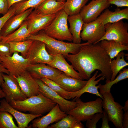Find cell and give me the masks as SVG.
<instances>
[{
  "label": "cell",
  "mask_w": 128,
  "mask_h": 128,
  "mask_svg": "<svg viewBox=\"0 0 128 128\" xmlns=\"http://www.w3.org/2000/svg\"><path fill=\"white\" fill-rule=\"evenodd\" d=\"M124 19L128 20V7L122 9L117 8L114 12L107 8L96 19L105 25L107 23H114Z\"/></svg>",
  "instance_id": "603a6c76"
},
{
  "label": "cell",
  "mask_w": 128,
  "mask_h": 128,
  "mask_svg": "<svg viewBox=\"0 0 128 128\" xmlns=\"http://www.w3.org/2000/svg\"><path fill=\"white\" fill-rule=\"evenodd\" d=\"M73 100L76 102L77 106L66 113L81 121L84 122L90 119L96 113H103L102 99L100 97L94 101L87 102H83L80 98Z\"/></svg>",
  "instance_id": "5b68a950"
},
{
  "label": "cell",
  "mask_w": 128,
  "mask_h": 128,
  "mask_svg": "<svg viewBox=\"0 0 128 128\" xmlns=\"http://www.w3.org/2000/svg\"><path fill=\"white\" fill-rule=\"evenodd\" d=\"M62 88L69 92L78 91L82 88L88 81L68 76L63 73L53 80Z\"/></svg>",
  "instance_id": "ffe728a7"
},
{
  "label": "cell",
  "mask_w": 128,
  "mask_h": 128,
  "mask_svg": "<svg viewBox=\"0 0 128 128\" xmlns=\"http://www.w3.org/2000/svg\"><path fill=\"white\" fill-rule=\"evenodd\" d=\"M105 32L99 42L103 40H114L121 44L128 45V24L121 20L105 25Z\"/></svg>",
  "instance_id": "52a82bcc"
},
{
  "label": "cell",
  "mask_w": 128,
  "mask_h": 128,
  "mask_svg": "<svg viewBox=\"0 0 128 128\" xmlns=\"http://www.w3.org/2000/svg\"><path fill=\"white\" fill-rule=\"evenodd\" d=\"M41 80L50 88L63 98L66 100L70 99L69 92L64 90L53 80L47 78H43Z\"/></svg>",
  "instance_id": "836d02e7"
},
{
  "label": "cell",
  "mask_w": 128,
  "mask_h": 128,
  "mask_svg": "<svg viewBox=\"0 0 128 128\" xmlns=\"http://www.w3.org/2000/svg\"><path fill=\"white\" fill-rule=\"evenodd\" d=\"M99 42L111 59L116 57L120 52L128 50V45L121 44L114 40H103Z\"/></svg>",
  "instance_id": "4316f807"
},
{
  "label": "cell",
  "mask_w": 128,
  "mask_h": 128,
  "mask_svg": "<svg viewBox=\"0 0 128 128\" xmlns=\"http://www.w3.org/2000/svg\"><path fill=\"white\" fill-rule=\"evenodd\" d=\"M27 40H37L44 42L47 52L52 56L60 54L64 56L69 54H75L79 51L81 46L91 43L88 41L79 44L64 42L49 36L42 30L30 35Z\"/></svg>",
  "instance_id": "7a4b0ae2"
},
{
  "label": "cell",
  "mask_w": 128,
  "mask_h": 128,
  "mask_svg": "<svg viewBox=\"0 0 128 128\" xmlns=\"http://www.w3.org/2000/svg\"><path fill=\"white\" fill-rule=\"evenodd\" d=\"M34 9L33 8L29 9L22 12L15 14L9 18L1 30V37H5L12 33L19 27Z\"/></svg>",
  "instance_id": "44dd1931"
},
{
  "label": "cell",
  "mask_w": 128,
  "mask_h": 128,
  "mask_svg": "<svg viewBox=\"0 0 128 128\" xmlns=\"http://www.w3.org/2000/svg\"><path fill=\"white\" fill-rule=\"evenodd\" d=\"M39 86V91L47 98L58 104L60 109L66 112L75 108L77 103L65 99L52 90L41 79H35Z\"/></svg>",
  "instance_id": "30bf717a"
},
{
  "label": "cell",
  "mask_w": 128,
  "mask_h": 128,
  "mask_svg": "<svg viewBox=\"0 0 128 128\" xmlns=\"http://www.w3.org/2000/svg\"><path fill=\"white\" fill-rule=\"evenodd\" d=\"M80 33L82 40L92 44L99 42L105 32V25L97 19L88 23H84Z\"/></svg>",
  "instance_id": "8fae6325"
},
{
  "label": "cell",
  "mask_w": 128,
  "mask_h": 128,
  "mask_svg": "<svg viewBox=\"0 0 128 128\" xmlns=\"http://www.w3.org/2000/svg\"><path fill=\"white\" fill-rule=\"evenodd\" d=\"M45 0H27L21 1L12 6L15 9V14L22 12L30 8H36Z\"/></svg>",
  "instance_id": "1f68e13d"
},
{
  "label": "cell",
  "mask_w": 128,
  "mask_h": 128,
  "mask_svg": "<svg viewBox=\"0 0 128 128\" xmlns=\"http://www.w3.org/2000/svg\"><path fill=\"white\" fill-rule=\"evenodd\" d=\"M27 23L25 20L18 29L4 37H1L0 40L3 42H18L27 40L31 35L27 27Z\"/></svg>",
  "instance_id": "484cf974"
},
{
  "label": "cell",
  "mask_w": 128,
  "mask_h": 128,
  "mask_svg": "<svg viewBox=\"0 0 128 128\" xmlns=\"http://www.w3.org/2000/svg\"><path fill=\"white\" fill-rule=\"evenodd\" d=\"M15 9L12 6L9 8L6 13L0 18V41L1 37V31L2 27L7 20L10 17L15 14Z\"/></svg>",
  "instance_id": "d590c367"
},
{
  "label": "cell",
  "mask_w": 128,
  "mask_h": 128,
  "mask_svg": "<svg viewBox=\"0 0 128 128\" xmlns=\"http://www.w3.org/2000/svg\"><path fill=\"white\" fill-rule=\"evenodd\" d=\"M67 115L66 112L60 109L59 105L56 104L46 115L41 117H37L32 121L31 128H46L51 123L57 122Z\"/></svg>",
  "instance_id": "2e32d148"
},
{
  "label": "cell",
  "mask_w": 128,
  "mask_h": 128,
  "mask_svg": "<svg viewBox=\"0 0 128 128\" xmlns=\"http://www.w3.org/2000/svg\"><path fill=\"white\" fill-rule=\"evenodd\" d=\"M68 114L55 123L49 125L47 128H73L74 124L78 120L72 115Z\"/></svg>",
  "instance_id": "d6a6232c"
},
{
  "label": "cell",
  "mask_w": 128,
  "mask_h": 128,
  "mask_svg": "<svg viewBox=\"0 0 128 128\" xmlns=\"http://www.w3.org/2000/svg\"><path fill=\"white\" fill-rule=\"evenodd\" d=\"M9 9L7 0H0V12L3 15L6 14Z\"/></svg>",
  "instance_id": "ab89813d"
},
{
  "label": "cell",
  "mask_w": 128,
  "mask_h": 128,
  "mask_svg": "<svg viewBox=\"0 0 128 128\" xmlns=\"http://www.w3.org/2000/svg\"><path fill=\"white\" fill-rule=\"evenodd\" d=\"M84 125L81 123V121L78 120L74 124L73 128H84Z\"/></svg>",
  "instance_id": "ee69618b"
},
{
  "label": "cell",
  "mask_w": 128,
  "mask_h": 128,
  "mask_svg": "<svg viewBox=\"0 0 128 128\" xmlns=\"http://www.w3.org/2000/svg\"><path fill=\"white\" fill-rule=\"evenodd\" d=\"M71 63L83 80L89 79L95 70L101 72L102 76L110 80L112 73L110 67L111 59L99 42L89 43L81 46L79 51L74 54H69L64 56Z\"/></svg>",
  "instance_id": "6da1fadb"
},
{
  "label": "cell",
  "mask_w": 128,
  "mask_h": 128,
  "mask_svg": "<svg viewBox=\"0 0 128 128\" xmlns=\"http://www.w3.org/2000/svg\"><path fill=\"white\" fill-rule=\"evenodd\" d=\"M63 10L68 16L79 14L89 0H65Z\"/></svg>",
  "instance_id": "f1b7e54d"
},
{
  "label": "cell",
  "mask_w": 128,
  "mask_h": 128,
  "mask_svg": "<svg viewBox=\"0 0 128 128\" xmlns=\"http://www.w3.org/2000/svg\"><path fill=\"white\" fill-rule=\"evenodd\" d=\"M123 110L124 111H128V101L127 100L125 102V105L123 107Z\"/></svg>",
  "instance_id": "bcb514c9"
},
{
  "label": "cell",
  "mask_w": 128,
  "mask_h": 128,
  "mask_svg": "<svg viewBox=\"0 0 128 128\" xmlns=\"http://www.w3.org/2000/svg\"><path fill=\"white\" fill-rule=\"evenodd\" d=\"M68 21L70 26L69 30L73 37V42L77 44L81 43L82 40L80 33L84 23L80 14L68 16Z\"/></svg>",
  "instance_id": "d4e9b609"
},
{
  "label": "cell",
  "mask_w": 128,
  "mask_h": 128,
  "mask_svg": "<svg viewBox=\"0 0 128 128\" xmlns=\"http://www.w3.org/2000/svg\"><path fill=\"white\" fill-rule=\"evenodd\" d=\"M101 94L103 97L102 107L107 113L109 121L112 122L116 128H123V106L115 101L110 92H103Z\"/></svg>",
  "instance_id": "8992f818"
},
{
  "label": "cell",
  "mask_w": 128,
  "mask_h": 128,
  "mask_svg": "<svg viewBox=\"0 0 128 128\" xmlns=\"http://www.w3.org/2000/svg\"><path fill=\"white\" fill-rule=\"evenodd\" d=\"M102 123L101 128H110V127L109 124V121L108 115L104 110L103 111L102 116L101 118Z\"/></svg>",
  "instance_id": "60d3db41"
},
{
  "label": "cell",
  "mask_w": 128,
  "mask_h": 128,
  "mask_svg": "<svg viewBox=\"0 0 128 128\" xmlns=\"http://www.w3.org/2000/svg\"></svg>",
  "instance_id": "f5cc1de1"
},
{
  "label": "cell",
  "mask_w": 128,
  "mask_h": 128,
  "mask_svg": "<svg viewBox=\"0 0 128 128\" xmlns=\"http://www.w3.org/2000/svg\"><path fill=\"white\" fill-rule=\"evenodd\" d=\"M53 56V60L46 64L59 70L68 76L83 80L79 73L68 63L62 54H59Z\"/></svg>",
  "instance_id": "7402d4cb"
},
{
  "label": "cell",
  "mask_w": 128,
  "mask_h": 128,
  "mask_svg": "<svg viewBox=\"0 0 128 128\" xmlns=\"http://www.w3.org/2000/svg\"><path fill=\"white\" fill-rule=\"evenodd\" d=\"M3 77L4 81L1 86L8 103L12 101H22L27 98L22 92L18 82L14 76L4 73Z\"/></svg>",
  "instance_id": "9c48e42d"
},
{
  "label": "cell",
  "mask_w": 128,
  "mask_h": 128,
  "mask_svg": "<svg viewBox=\"0 0 128 128\" xmlns=\"http://www.w3.org/2000/svg\"><path fill=\"white\" fill-rule=\"evenodd\" d=\"M56 14L45 15L37 14L34 10L32 11L25 20L31 35L36 34L45 29L50 23Z\"/></svg>",
  "instance_id": "4fadbf2b"
},
{
  "label": "cell",
  "mask_w": 128,
  "mask_h": 128,
  "mask_svg": "<svg viewBox=\"0 0 128 128\" xmlns=\"http://www.w3.org/2000/svg\"><path fill=\"white\" fill-rule=\"evenodd\" d=\"M122 125L123 128H128V111H124L123 113Z\"/></svg>",
  "instance_id": "7bdbcfd3"
},
{
  "label": "cell",
  "mask_w": 128,
  "mask_h": 128,
  "mask_svg": "<svg viewBox=\"0 0 128 128\" xmlns=\"http://www.w3.org/2000/svg\"><path fill=\"white\" fill-rule=\"evenodd\" d=\"M102 113H97L90 119L87 120L86 126L88 128H96V124L102 116Z\"/></svg>",
  "instance_id": "8d00e7d4"
},
{
  "label": "cell",
  "mask_w": 128,
  "mask_h": 128,
  "mask_svg": "<svg viewBox=\"0 0 128 128\" xmlns=\"http://www.w3.org/2000/svg\"><path fill=\"white\" fill-rule=\"evenodd\" d=\"M27 0H7L9 9L14 4L18 2Z\"/></svg>",
  "instance_id": "f6af8a7d"
},
{
  "label": "cell",
  "mask_w": 128,
  "mask_h": 128,
  "mask_svg": "<svg viewBox=\"0 0 128 128\" xmlns=\"http://www.w3.org/2000/svg\"><path fill=\"white\" fill-rule=\"evenodd\" d=\"M0 128H18L15 124L12 115L5 111H0Z\"/></svg>",
  "instance_id": "e575fe53"
},
{
  "label": "cell",
  "mask_w": 128,
  "mask_h": 128,
  "mask_svg": "<svg viewBox=\"0 0 128 128\" xmlns=\"http://www.w3.org/2000/svg\"><path fill=\"white\" fill-rule=\"evenodd\" d=\"M14 77L18 82L22 92L27 98L38 94V83L27 70L17 77Z\"/></svg>",
  "instance_id": "ac0fdd59"
},
{
  "label": "cell",
  "mask_w": 128,
  "mask_h": 128,
  "mask_svg": "<svg viewBox=\"0 0 128 128\" xmlns=\"http://www.w3.org/2000/svg\"><path fill=\"white\" fill-rule=\"evenodd\" d=\"M126 54L122 51L116 56V59L111 60L110 67L112 75L111 81L114 79L119 72L125 67L128 65V63L125 60Z\"/></svg>",
  "instance_id": "83f0119b"
},
{
  "label": "cell",
  "mask_w": 128,
  "mask_h": 128,
  "mask_svg": "<svg viewBox=\"0 0 128 128\" xmlns=\"http://www.w3.org/2000/svg\"><path fill=\"white\" fill-rule=\"evenodd\" d=\"M26 58L29 59L31 64H46L52 60L53 56L47 52L44 43L39 40H33Z\"/></svg>",
  "instance_id": "5bb4252c"
},
{
  "label": "cell",
  "mask_w": 128,
  "mask_h": 128,
  "mask_svg": "<svg viewBox=\"0 0 128 128\" xmlns=\"http://www.w3.org/2000/svg\"><path fill=\"white\" fill-rule=\"evenodd\" d=\"M119 74L113 80L105 81L106 83L102 85L99 84L100 93L110 92L111 87L114 84L117 83L120 81L128 78V69L123 68L122 70L119 72Z\"/></svg>",
  "instance_id": "4dcf8cb0"
},
{
  "label": "cell",
  "mask_w": 128,
  "mask_h": 128,
  "mask_svg": "<svg viewBox=\"0 0 128 128\" xmlns=\"http://www.w3.org/2000/svg\"><path fill=\"white\" fill-rule=\"evenodd\" d=\"M56 0L58 1H63L65 0Z\"/></svg>",
  "instance_id": "c3c4849f"
},
{
  "label": "cell",
  "mask_w": 128,
  "mask_h": 128,
  "mask_svg": "<svg viewBox=\"0 0 128 128\" xmlns=\"http://www.w3.org/2000/svg\"><path fill=\"white\" fill-rule=\"evenodd\" d=\"M0 63H1V61H0Z\"/></svg>",
  "instance_id": "681fc988"
},
{
  "label": "cell",
  "mask_w": 128,
  "mask_h": 128,
  "mask_svg": "<svg viewBox=\"0 0 128 128\" xmlns=\"http://www.w3.org/2000/svg\"><path fill=\"white\" fill-rule=\"evenodd\" d=\"M33 41L32 40H27L21 41L9 42L11 55L15 52H20L21 55L26 58Z\"/></svg>",
  "instance_id": "f546056e"
},
{
  "label": "cell",
  "mask_w": 128,
  "mask_h": 128,
  "mask_svg": "<svg viewBox=\"0 0 128 128\" xmlns=\"http://www.w3.org/2000/svg\"><path fill=\"white\" fill-rule=\"evenodd\" d=\"M65 1L45 0L34 10L38 14L48 15L56 14L63 9Z\"/></svg>",
  "instance_id": "cb8c5ba5"
},
{
  "label": "cell",
  "mask_w": 128,
  "mask_h": 128,
  "mask_svg": "<svg viewBox=\"0 0 128 128\" xmlns=\"http://www.w3.org/2000/svg\"><path fill=\"white\" fill-rule=\"evenodd\" d=\"M1 64L9 71L10 75L17 77L26 70L31 64L29 59L14 52L12 55L0 56Z\"/></svg>",
  "instance_id": "ba28073f"
},
{
  "label": "cell",
  "mask_w": 128,
  "mask_h": 128,
  "mask_svg": "<svg viewBox=\"0 0 128 128\" xmlns=\"http://www.w3.org/2000/svg\"><path fill=\"white\" fill-rule=\"evenodd\" d=\"M9 103L18 111L28 112L35 115H43L49 112L56 104L39 92L37 95L27 98L24 100L12 101Z\"/></svg>",
  "instance_id": "3957f363"
},
{
  "label": "cell",
  "mask_w": 128,
  "mask_h": 128,
  "mask_svg": "<svg viewBox=\"0 0 128 128\" xmlns=\"http://www.w3.org/2000/svg\"><path fill=\"white\" fill-rule=\"evenodd\" d=\"M5 95L1 89L0 88V98L5 97Z\"/></svg>",
  "instance_id": "7dc6e473"
},
{
  "label": "cell",
  "mask_w": 128,
  "mask_h": 128,
  "mask_svg": "<svg viewBox=\"0 0 128 128\" xmlns=\"http://www.w3.org/2000/svg\"><path fill=\"white\" fill-rule=\"evenodd\" d=\"M110 4H114L118 7H128V0H107Z\"/></svg>",
  "instance_id": "f35d334b"
},
{
  "label": "cell",
  "mask_w": 128,
  "mask_h": 128,
  "mask_svg": "<svg viewBox=\"0 0 128 128\" xmlns=\"http://www.w3.org/2000/svg\"><path fill=\"white\" fill-rule=\"evenodd\" d=\"M0 14H1V13H0Z\"/></svg>",
  "instance_id": "816d5d0a"
},
{
  "label": "cell",
  "mask_w": 128,
  "mask_h": 128,
  "mask_svg": "<svg viewBox=\"0 0 128 128\" xmlns=\"http://www.w3.org/2000/svg\"><path fill=\"white\" fill-rule=\"evenodd\" d=\"M68 16L63 9L60 11L50 23L42 30L49 36L59 40L72 41L73 37L68 25Z\"/></svg>",
  "instance_id": "277c9868"
},
{
  "label": "cell",
  "mask_w": 128,
  "mask_h": 128,
  "mask_svg": "<svg viewBox=\"0 0 128 128\" xmlns=\"http://www.w3.org/2000/svg\"><path fill=\"white\" fill-rule=\"evenodd\" d=\"M11 55L9 43H5L0 41V56H6Z\"/></svg>",
  "instance_id": "74e56055"
},
{
  "label": "cell",
  "mask_w": 128,
  "mask_h": 128,
  "mask_svg": "<svg viewBox=\"0 0 128 128\" xmlns=\"http://www.w3.org/2000/svg\"><path fill=\"white\" fill-rule=\"evenodd\" d=\"M110 5L107 0H92L82 7L79 14L84 23H89L96 19Z\"/></svg>",
  "instance_id": "7c38bea8"
},
{
  "label": "cell",
  "mask_w": 128,
  "mask_h": 128,
  "mask_svg": "<svg viewBox=\"0 0 128 128\" xmlns=\"http://www.w3.org/2000/svg\"><path fill=\"white\" fill-rule=\"evenodd\" d=\"M4 73L8 75L10 74L8 70L0 63V86H1L4 81L3 74Z\"/></svg>",
  "instance_id": "b9f144b4"
},
{
  "label": "cell",
  "mask_w": 128,
  "mask_h": 128,
  "mask_svg": "<svg viewBox=\"0 0 128 128\" xmlns=\"http://www.w3.org/2000/svg\"><path fill=\"white\" fill-rule=\"evenodd\" d=\"M98 73V71H96L93 76L88 80L86 85L81 89L76 91L69 92L70 99H75L80 98L83 94L88 93L95 95L103 99V96L98 90L99 85L98 86L96 85L101 80H104L105 78L104 76H102L101 73L97 75Z\"/></svg>",
  "instance_id": "d6986e66"
},
{
  "label": "cell",
  "mask_w": 128,
  "mask_h": 128,
  "mask_svg": "<svg viewBox=\"0 0 128 128\" xmlns=\"http://www.w3.org/2000/svg\"><path fill=\"white\" fill-rule=\"evenodd\" d=\"M26 70L34 78H47L53 80L63 73L52 66L44 63L30 64Z\"/></svg>",
  "instance_id": "9a60e30c"
},
{
  "label": "cell",
  "mask_w": 128,
  "mask_h": 128,
  "mask_svg": "<svg viewBox=\"0 0 128 128\" xmlns=\"http://www.w3.org/2000/svg\"><path fill=\"white\" fill-rule=\"evenodd\" d=\"M0 111H6L10 114L16 120L18 128H27L30 122L35 119L43 115L22 112L12 107L5 99H2L0 101Z\"/></svg>",
  "instance_id": "e0dca14e"
},
{
  "label": "cell",
  "mask_w": 128,
  "mask_h": 128,
  "mask_svg": "<svg viewBox=\"0 0 128 128\" xmlns=\"http://www.w3.org/2000/svg\"></svg>",
  "instance_id": "f907efd6"
}]
</instances>
